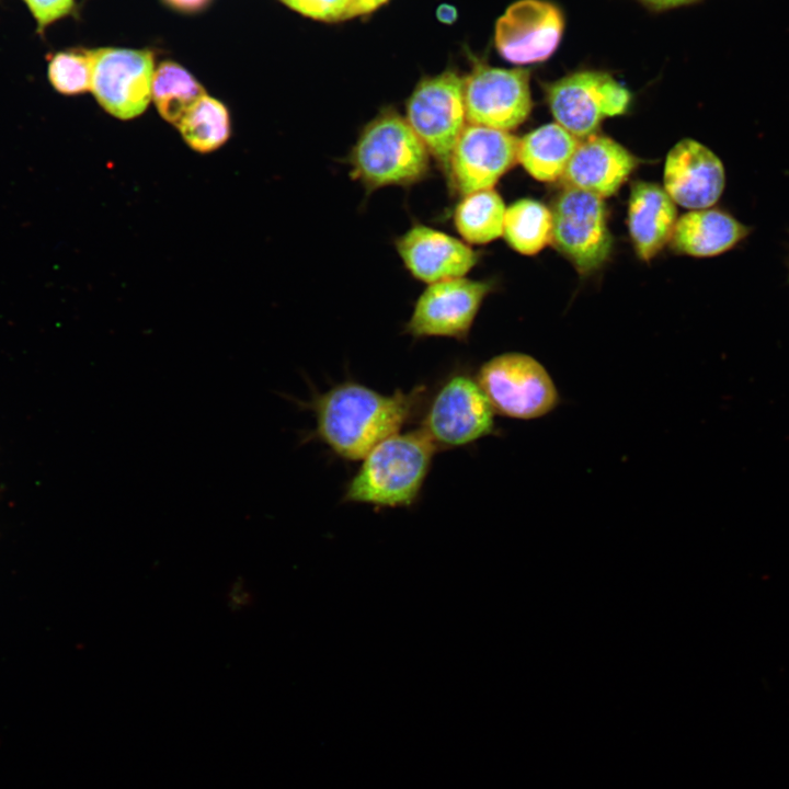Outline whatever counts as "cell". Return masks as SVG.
<instances>
[{
  "mask_svg": "<svg viewBox=\"0 0 789 789\" xmlns=\"http://www.w3.org/2000/svg\"><path fill=\"white\" fill-rule=\"evenodd\" d=\"M387 0H350L347 18L370 12Z\"/></svg>",
  "mask_w": 789,
  "mask_h": 789,
  "instance_id": "27",
  "label": "cell"
},
{
  "mask_svg": "<svg viewBox=\"0 0 789 789\" xmlns=\"http://www.w3.org/2000/svg\"><path fill=\"white\" fill-rule=\"evenodd\" d=\"M405 119L445 170L467 125L464 79L446 70L421 80L407 101Z\"/></svg>",
  "mask_w": 789,
  "mask_h": 789,
  "instance_id": "8",
  "label": "cell"
},
{
  "mask_svg": "<svg viewBox=\"0 0 789 789\" xmlns=\"http://www.w3.org/2000/svg\"><path fill=\"white\" fill-rule=\"evenodd\" d=\"M294 10L324 21L347 18L350 0H282Z\"/></svg>",
  "mask_w": 789,
  "mask_h": 789,
  "instance_id": "25",
  "label": "cell"
},
{
  "mask_svg": "<svg viewBox=\"0 0 789 789\" xmlns=\"http://www.w3.org/2000/svg\"><path fill=\"white\" fill-rule=\"evenodd\" d=\"M563 30V13L553 2L518 0L496 22L495 47L515 65L542 62L558 48Z\"/></svg>",
  "mask_w": 789,
  "mask_h": 789,
  "instance_id": "13",
  "label": "cell"
},
{
  "mask_svg": "<svg viewBox=\"0 0 789 789\" xmlns=\"http://www.w3.org/2000/svg\"><path fill=\"white\" fill-rule=\"evenodd\" d=\"M437 447L416 428L376 445L347 482L343 501L375 508H409L421 494Z\"/></svg>",
  "mask_w": 789,
  "mask_h": 789,
  "instance_id": "2",
  "label": "cell"
},
{
  "mask_svg": "<svg viewBox=\"0 0 789 789\" xmlns=\"http://www.w3.org/2000/svg\"><path fill=\"white\" fill-rule=\"evenodd\" d=\"M437 19L443 23L450 24L457 19V11L449 4H442L437 9Z\"/></svg>",
  "mask_w": 789,
  "mask_h": 789,
  "instance_id": "30",
  "label": "cell"
},
{
  "mask_svg": "<svg viewBox=\"0 0 789 789\" xmlns=\"http://www.w3.org/2000/svg\"><path fill=\"white\" fill-rule=\"evenodd\" d=\"M551 210V243L574 266L590 275L609 259L613 236L602 197L570 186L557 195Z\"/></svg>",
  "mask_w": 789,
  "mask_h": 789,
  "instance_id": "5",
  "label": "cell"
},
{
  "mask_svg": "<svg viewBox=\"0 0 789 789\" xmlns=\"http://www.w3.org/2000/svg\"><path fill=\"white\" fill-rule=\"evenodd\" d=\"M396 249L409 273L427 285L465 277L479 261L468 243L422 224L400 236Z\"/></svg>",
  "mask_w": 789,
  "mask_h": 789,
  "instance_id": "15",
  "label": "cell"
},
{
  "mask_svg": "<svg viewBox=\"0 0 789 789\" xmlns=\"http://www.w3.org/2000/svg\"><path fill=\"white\" fill-rule=\"evenodd\" d=\"M93 92L98 103L114 117L130 119L142 114L151 99L153 56L148 50L100 48L90 50Z\"/></svg>",
  "mask_w": 789,
  "mask_h": 789,
  "instance_id": "11",
  "label": "cell"
},
{
  "mask_svg": "<svg viewBox=\"0 0 789 789\" xmlns=\"http://www.w3.org/2000/svg\"><path fill=\"white\" fill-rule=\"evenodd\" d=\"M494 288L491 279L466 277L428 284L416 299L404 332L415 339L466 342L484 299Z\"/></svg>",
  "mask_w": 789,
  "mask_h": 789,
  "instance_id": "9",
  "label": "cell"
},
{
  "mask_svg": "<svg viewBox=\"0 0 789 789\" xmlns=\"http://www.w3.org/2000/svg\"><path fill=\"white\" fill-rule=\"evenodd\" d=\"M663 180L664 190L675 204L695 210L716 204L724 190L725 172L711 149L685 138L668 151Z\"/></svg>",
  "mask_w": 789,
  "mask_h": 789,
  "instance_id": "14",
  "label": "cell"
},
{
  "mask_svg": "<svg viewBox=\"0 0 789 789\" xmlns=\"http://www.w3.org/2000/svg\"><path fill=\"white\" fill-rule=\"evenodd\" d=\"M170 7L185 12L203 9L210 0H164Z\"/></svg>",
  "mask_w": 789,
  "mask_h": 789,
  "instance_id": "28",
  "label": "cell"
},
{
  "mask_svg": "<svg viewBox=\"0 0 789 789\" xmlns=\"http://www.w3.org/2000/svg\"><path fill=\"white\" fill-rule=\"evenodd\" d=\"M648 8L653 10H665L679 5L693 3L697 0H640Z\"/></svg>",
  "mask_w": 789,
  "mask_h": 789,
  "instance_id": "29",
  "label": "cell"
},
{
  "mask_svg": "<svg viewBox=\"0 0 789 789\" xmlns=\"http://www.w3.org/2000/svg\"><path fill=\"white\" fill-rule=\"evenodd\" d=\"M47 76L53 88L64 95L91 90L92 62L90 50H65L52 56Z\"/></svg>",
  "mask_w": 789,
  "mask_h": 789,
  "instance_id": "24",
  "label": "cell"
},
{
  "mask_svg": "<svg viewBox=\"0 0 789 789\" xmlns=\"http://www.w3.org/2000/svg\"><path fill=\"white\" fill-rule=\"evenodd\" d=\"M546 101L560 126L578 139L596 134L603 119L627 112L631 94L604 71L582 70L545 85Z\"/></svg>",
  "mask_w": 789,
  "mask_h": 789,
  "instance_id": "7",
  "label": "cell"
},
{
  "mask_svg": "<svg viewBox=\"0 0 789 789\" xmlns=\"http://www.w3.org/2000/svg\"><path fill=\"white\" fill-rule=\"evenodd\" d=\"M494 414L476 377L456 371L432 396L420 428L437 449L465 447L493 433Z\"/></svg>",
  "mask_w": 789,
  "mask_h": 789,
  "instance_id": "6",
  "label": "cell"
},
{
  "mask_svg": "<svg viewBox=\"0 0 789 789\" xmlns=\"http://www.w3.org/2000/svg\"><path fill=\"white\" fill-rule=\"evenodd\" d=\"M454 210V225L469 244L489 243L503 232L506 207L493 188L461 196Z\"/></svg>",
  "mask_w": 789,
  "mask_h": 789,
  "instance_id": "20",
  "label": "cell"
},
{
  "mask_svg": "<svg viewBox=\"0 0 789 789\" xmlns=\"http://www.w3.org/2000/svg\"><path fill=\"white\" fill-rule=\"evenodd\" d=\"M518 140L510 132L467 124L446 169L453 190L465 196L493 188L517 161Z\"/></svg>",
  "mask_w": 789,
  "mask_h": 789,
  "instance_id": "12",
  "label": "cell"
},
{
  "mask_svg": "<svg viewBox=\"0 0 789 789\" xmlns=\"http://www.w3.org/2000/svg\"><path fill=\"white\" fill-rule=\"evenodd\" d=\"M574 135L558 123L542 125L518 140L517 161L534 179H561L579 144Z\"/></svg>",
  "mask_w": 789,
  "mask_h": 789,
  "instance_id": "19",
  "label": "cell"
},
{
  "mask_svg": "<svg viewBox=\"0 0 789 789\" xmlns=\"http://www.w3.org/2000/svg\"><path fill=\"white\" fill-rule=\"evenodd\" d=\"M530 72L477 62L464 79L467 124L510 132L522 125L533 107Z\"/></svg>",
  "mask_w": 789,
  "mask_h": 789,
  "instance_id": "10",
  "label": "cell"
},
{
  "mask_svg": "<svg viewBox=\"0 0 789 789\" xmlns=\"http://www.w3.org/2000/svg\"><path fill=\"white\" fill-rule=\"evenodd\" d=\"M476 379L495 413L531 420L553 410L559 396L546 368L517 352L496 355L479 368Z\"/></svg>",
  "mask_w": 789,
  "mask_h": 789,
  "instance_id": "4",
  "label": "cell"
},
{
  "mask_svg": "<svg viewBox=\"0 0 789 789\" xmlns=\"http://www.w3.org/2000/svg\"><path fill=\"white\" fill-rule=\"evenodd\" d=\"M430 157L405 117L385 107L362 128L348 163L352 176L371 192L422 181L430 170Z\"/></svg>",
  "mask_w": 789,
  "mask_h": 789,
  "instance_id": "3",
  "label": "cell"
},
{
  "mask_svg": "<svg viewBox=\"0 0 789 789\" xmlns=\"http://www.w3.org/2000/svg\"><path fill=\"white\" fill-rule=\"evenodd\" d=\"M639 159L616 140L593 134L579 140L562 180L602 198L614 195L638 167Z\"/></svg>",
  "mask_w": 789,
  "mask_h": 789,
  "instance_id": "16",
  "label": "cell"
},
{
  "mask_svg": "<svg viewBox=\"0 0 789 789\" xmlns=\"http://www.w3.org/2000/svg\"><path fill=\"white\" fill-rule=\"evenodd\" d=\"M43 32L55 21L68 15L75 5L73 0H23Z\"/></svg>",
  "mask_w": 789,
  "mask_h": 789,
  "instance_id": "26",
  "label": "cell"
},
{
  "mask_svg": "<svg viewBox=\"0 0 789 789\" xmlns=\"http://www.w3.org/2000/svg\"><path fill=\"white\" fill-rule=\"evenodd\" d=\"M424 387L384 395L345 381L318 395L310 407L316 435L336 456L362 460L376 445L400 432L424 397Z\"/></svg>",
  "mask_w": 789,
  "mask_h": 789,
  "instance_id": "1",
  "label": "cell"
},
{
  "mask_svg": "<svg viewBox=\"0 0 789 789\" xmlns=\"http://www.w3.org/2000/svg\"><path fill=\"white\" fill-rule=\"evenodd\" d=\"M751 228L721 209L702 208L681 216L675 225L671 248L696 258L720 255L740 243Z\"/></svg>",
  "mask_w": 789,
  "mask_h": 789,
  "instance_id": "18",
  "label": "cell"
},
{
  "mask_svg": "<svg viewBox=\"0 0 789 789\" xmlns=\"http://www.w3.org/2000/svg\"><path fill=\"white\" fill-rule=\"evenodd\" d=\"M184 141L206 153L220 148L230 137V115L224 103L203 95L176 126Z\"/></svg>",
  "mask_w": 789,
  "mask_h": 789,
  "instance_id": "23",
  "label": "cell"
},
{
  "mask_svg": "<svg viewBox=\"0 0 789 789\" xmlns=\"http://www.w3.org/2000/svg\"><path fill=\"white\" fill-rule=\"evenodd\" d=\"M203 95V87L180 65L164 61L155 71L151 98L157 111L168 123L178 126Z\"/></svg>",
  "mask_w": 789,
  "mask_h": 789,
  "instance_id": "22",
  "label": "cell"
},
{
  "mask_svg": "<svg viewBox=\"0 0 789 789\" xmlns=\"http://www.w3.org/2000/svg\"><path fill=\"white\" fill-rule=\"evenodd\" d=\"M675 203L664 187L638 181L630 190L628 230L638 258L652 260L670 242L676 221Z\"/></svg>",
  "mask_w": 789,
  "mask_h": 789,
  "instance_id": "17",
  "label": "cell"
},
{
  "mask_svg": "<svg viewBox=\"0 0 789 789\" xmlns=\"http://www.w3.org/2000/svg\"><path fill=\"white\" fill-rule=\"evenodd\" d=\"M551 210L542 203L523 198L506 208L502 236L516 252L537 254L551 242Z\"/></svg>",
  "mask_w": 789,
  "mask_h": 789,
  "instance_id": "21",
  "label": "cell"
}]
</instances>
